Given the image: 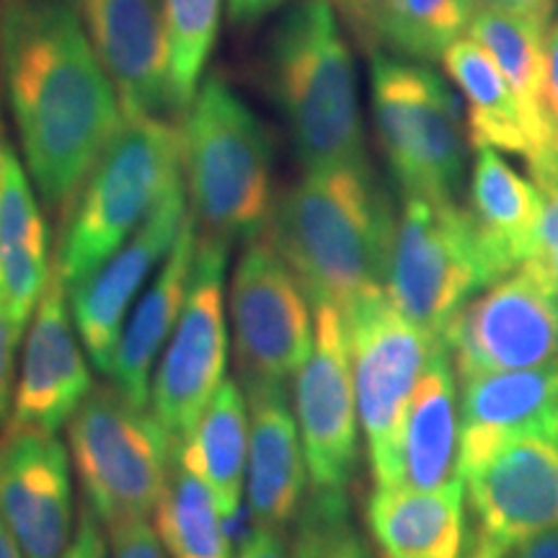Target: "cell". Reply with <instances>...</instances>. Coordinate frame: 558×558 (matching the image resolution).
<instances>
[{
  "mask_svg": "<svg viewBox=\"0 0 558 558\" xmlns=\"http://www.w3.org/2000/svg\"><path fill=\"white\" fill-rule=\"evenodd\" d=\"M514 558H558V527L520 543L514 548Z\"/></svg>",
  "mask_w": 558,
  "mask_h": 558,
  "instance_id": "43",
  "label": "cell"
},
{
  "mask_svg": "<svg viewBox=\"0 0 558 558\" xmlns=\"http://www.w3.org/2000/svg\"><path fill=\"white\" fill-rule=\"evenodd\" d=\"M181 463L205 481L218 507L222 525L235 518L243 507L248 458V403L239 380H228L218 388L197 424L177 439Z\"/></svg>",
  "mask_w": 558,
  "mask_h": 558,
  "instance_id": "26",
  "label": "cell"
},
{
  "mask_svg": "<svg viewBox=\"0 0 558 558\" xmlns=\"http://www.w3.org/2000/svg\"><path fill=\"white\" fill-rule=\"evenodd\" d=\"M50 275V230L0 117V313L16 329H26Z\"/></svg>",
  "mask_w": 558,
  "mask_h": 558,
  "instance_id": "22",
  "label": "cell"
},
{
  "mask_svg": "<svg viewBox=\"0 0 558 558\" xmlns=\"http://www.w3.org/2000/svg\"><path fill=\"white\" fill-rule=\"evenodd\" d=\"M541 213V186L520 177L499 150L476 148L469 215L492 284L533 256Z\"/></svg>",
  "mask_w": 558,
  "mask_h": 558,
  "instance_id": "24",
  "label": "cell"
},
{
  "mask_svg": "<svg viewBox=\"0 0 558 558\" xmlns=\"http://www.w3.org/2000/svg\"><path fill=\"white\" fill-rule=\"evenodd\" d=\"M292 558H369L344 488L311 486L292 520Z\"/></svg>",
  "mask_w": 558,
  "mask_h": 558,
  "instance_id": "32",
  "label": "cell"
},
{
  "mask_svg": "<svg viewBox=\"0 0 558 558\" xmlns=\"http://www.w3.org/2000/svg\"><path fill=\"white\" fill-rule=\"evenodd\" d=\"M111 558H169L150 520L132 518L107 525Z\"/></svg>",
  "mask_w": 558,
  "mask_h": 558,
  "instance_id": "34",
  "label": "cell"
},
{
  "mask_svg": "<svg viewBox=\"0 0 558 558\" xmlns=\"http://www.w3.org/2000/svg\"><path fill=\"white\" fill-rule=\"evenodd\" d=\"M445 73L456 81L469 109V140L473 148H494L533 156L525 117L505 73L484 47L471 37H460L442 54Z\"/></svg>",
  "mask_w": 558,
  "mask_h": 558,
  "instance_id": "27",
  "label": "cell"
},
{
  "mask_svg": "<svg viewBox=\"0 0 558 558\" xmlns=\"http://www.w3.org/2000/svg\"><path fill=\"white\" fill-rule=\"evenodd\" d=\"M264 78L305 171L369 169L357 70L329 0H295L267 39Z\"/></svg>",
  "mask_w": 558,
  "mask_h": 558,
  "instance_id": "3",
  "label": "cell"
},
{
  "mask_svg": "<svg viewBox=\"0 0 558 558\" xmlns=\"http://www.w3.org/2000/svg\"><path fill=\"white\" fill-rule=\"evenodd\" d=\"M541 192L543 213L538 222V239H535L533 256L525 264L538 269V275L558 292V190Z\"/></svg>",
  "mask_w": 558,
  "mask_h": 558,
  "instance_id": "35",
  "label": "cell"
},
{
  "mask_svg": "<svg viewBox=\"0 0 558 558\" xmlns=\"http://www.w3.org/2000/svg\"><path fill=\"white\" fill-rule=\"evenodd\" d=\"M369 99L380 148L403 199H456L465 171L458 96L427 62L369 54Z\"/></svg>",
  "mask_w": 558,
  "mask_h": 558,
  "instance_id": "6",
  "label": "cell"
},
{
  "mask_svg": "<svg viewBox=\"0 0 558 558\" xmlns=\"http://www.w3.org/2000/svg\"><path fill=\"white\" fill-rule=\"evenodd\" d=\"M171 45L173 114H186L218 37L222 0H163Z\"/></svg>",
  "mask_w": 558,
  "mask_h": 558,
  "instance_id": "31",
  "label": "cell"
},
{
  "mask_svg": "<svg viewBox=\"0 0 558 558\" xmlns=\"http://www.w3.org/2000/svg\"><path fill=\"white\" fill-rule=\"evenodd\" d=\"M197 235V226L190 213L179 230L177 243L153 275L143 295L137 298V303L132 305L128 324L122 329L109 378L111 386L120 388L137 407H150L153 367H156V360L163 352L181 308H184Z\"/></svg>",
  "mask_w": 558,
  "mask_h": 558,
  "instance_id": "23",
  "label": "cell"
},
{
  "mask_svg": "<svg viewBox=\"0 0 558 558\" xmlns=\"http://www.w3.org/2000/svg\"><path fill=\"white\" fill-rule=\"evenodd\" d=\"M68 445L88 507L104 525L156 514L173 463V437L150 407L111 383L94 386L68 422Z\"/></svg>",
  "mask_w": 558,
  "mask_h": 558,
  "instance_id": "7",
  "label": "cell"
},
{
  "mask_svg": "<svg viewBox=\"0 0 558 558\" xmlns=\"http://www.w3.org/2000/svg\"><path fill=\"white\" fill-rule=\"evenodd\" d=\"M456 481H460V411L450 352L439 341L407 403L386 471L375 478V486L437 492Z\"/></svg>",
  "mask_w": 558,
  "mask_h": 558,
  "instance_id": "20",
  "label": "cell"
},
{
  "mask_svg": "<svg viewBox=\"0 0 558 558\" xmlns=\"http://www.w3.org/2000/svg\"><path fill=\"white\" fill-rule=\"evenodd\" d=\"M339 19L352 29L354 37L367 52H375V21L383 0H329Z\"/></svg>",
  "mask_w": 558,
  "mask_h": 558,
  "instance_id": "37",
  "label": "cell"
},
{
  "mask_svg": "<svg viewBox=\"0 0 558 558\" xmlns=\"http://www.w3.org/2000/svg\"><path fill=\"white\" fill-rule=\"evenodd\" d=\"M0 73L41 202L65 220L124 114L70 0H0Z\"/></svg>",
  "mask_w": 558,
  "mask_h": 558,
  "instance_id": "1",
  "label": "cell"
},
{
  "mask_svg": "<svg viewBox=\"0 0 558 558\" xmlns=\"http://www.w3.org/2000/svg\"><path fill=\"white\" fill-rule=\"evenodd\" d=\"M492 284L469 209L456 199H403L386 295L411 324L442 339L450 318Z\"/></svg>",
  "mask_w": 558,
  "mask_h": 558,
  "instance_id": "8",
  "label": "cell"
},
{
  "mask_svg": "<svg viewBox=\"0 0 558 558\" xmlns=\"http://www.w3.org/2000/svg\"><path fill=\"white\" fill-rule=\"evenodd\" d=\"M367 525L383 558H469L473 548L463 478L437 492L375 486Z\"/></svg>",
  "mask_w": 558,
  "mask_h": 558,
  "instance_id": "25",
  "label": "cell"
},
{
  "mask_svg": "<svg viewBox=\"0 0 558 558\" xmlns=\"http://www.w3.org/2000/svg\"><path fill=\"white\" fill-rule=\"evenodd\" d=\"M313 352L295 375V418L303 439L311 486L347 488L357 469L360 414L344 316L313 305Z\"/></svg>",
  "mask_w": 558,
  "mask_h": 558,
  "instance_id": "14",
  "label": "cell"
},
{
  "mask_svg": "<svg viewBox=\"0 0 558 558\" xmlns=\"http://www.w3.org/2000/svg\"><path fill=\"white\" fill-rule=\"evenodd\" d=\"M124 117H169L171 45L163 0H73Z\"/></svg>",
  "mask_w": 558,
  "mask_h": 558,
  "instance_id": "17",
  "label": "cell"
},
{
  "mask_svg": "<svg viewBox=\"0 0 558 558\" xmlns=\"http://www.w3.org/2000/svg\"><path fill=\"white\" fill-rule=\"evenodd\" d=\"M458 378L558 360V292L530 264L469 300L442 333Z\"/></svg>",
  "mask_w": 558,
  "mask_h": 558,
  "instance_id": "11",
  "label": "cell"
},
{
  "mask_svg": "<svg viewBox=\"0 0 558 558\" xmlns=\"http://www.w3.org/2000/svg\"><path fill=\"white\" fill-rule=\"evenodd\" d=\"M21 329L11 324L9 318L0 313V424L5 422L9 407L13 401V369H16V347L21 339Z\"/></svg>",
  "mask_w": 558,
  "mask_h": 558,
  "instance_id": "38",
  "label": "cell"
},
{
  "mask_svg": "<svg viewBox=\"0 0 558 558\" xmlns=\"http://www.w3.org/2000/svg\"><path fill=\"white\" fill-rule=\"evenodd\" d=\"M228 19L233 26H254L279 9H288L295 0H226Z\"/></svg>",
  "mask_w": 558,
  "mask_h": 558,
  "instance_id": "40",
  "label": "cell"
},
{
  "mask_svg": "<svg viewBox=\"0 0 558 558\" xmlns=\"http://www.w3.org/2000/svg\"><path fill=\"white\" fill-rule=\"evenodd\" d=\"M476 5H492V9H501L509 13H518L535 24L548 26L550 16H554L556 0H476Z\"/></svg>",
  "mask_w": 558,
  "mask_h": 558,
  "instance_id": "41",
  "label": "cell"
},
{
  "mask_svg": "<svg viewBox=\"0 0 558 558\" xmlns=\"http://www.w3.org/2000/svg\"><path fill=\"white\" fill-rule=\"evenodd\" d=\"M233 558H292V550L288 538H284V530L254 522L246 538L235 548Z\"/></svg>",
  "mask_w": 558,
  "mask_h": 558,
  "instance_id": "39",
  "label": "cell"
},
{
  "mask_svg": "<svg viewBox=\"0 0 558 558\" xmlns=\"http://www.w3.org/2000/svg\"><path fill=\"white\" fill-rule=\"evenodd\" d=\"M530 177L541 190H558V140L527 160Z\"/></svg>",
  "mask_w": 558,
  "mask_h": 558,
  "instance_id": "42",
  "label": "cell"
},
{
  "mask_svg": "<svg viewBox=\"0 0 558 558\" xmlns=\"http://www.w3.org/2000/svg\"><path fill=\"white\" fill-rule=\"evenodd\" d=\"M62 558H109L107 525L88 507V501H83L78 509V527H75L73 543Z\"/></svg>",
  "mask_w": 558,
  "mask_h": 558,
  "instance_id": "36",
  "label": "cell"
},
{
  "mask_svg": "<svg viewBox=\"0 0 558 558\" xmlns=\"http://www.w3.org/2000/svg\"><path fill=\"white\" fill-rule=\"evenodd\" d=\"M538 117L546 145L558 140V19L543 32V65L538 88Z\"/></svg>",
  "mask_w": 558,
  "mask_h": 558,
  "instance_id": "33",
  "label": "cell"
},
{
  "mask_svg": "<svg viewBox=\"0 0 558 558\" xmlns=\"http://www.w3.org/2000/svg\"><path fill=\"white\" fill-rule=\"evenodd\" d=\"M543 32H546V26L518 16V13L492 9V5H478L469 24V32H465V37L478 41L492 54V60L497 62L514 96H518L530 143H533V156H538L546 148V135H543L538 117Z\"/></svg>",
  "mask_w": 558,
  "mask_h": 558,
  "instance_id": "28",
  "label": "cell"
},
{
  "mask_svg": "<svg viewBox=\"0 0 558 558\" xmlns=\"http://www.w3.org/2000/svg\"><path fill=\"white\" fill-rule=\"evenodd\" d=\"M460 383V478L486 463L509 439H558V360Z\"/></svg>",
  "mask_w": 558,
  "mask_h": 558,
  "instance_id": "19",
  "label": "cell"
},
{
  "mask_svg": "<svg viewBox=\"0 0 558 558\" xmlns=\"http://www.w3.org/2000/svg\"><path fill=\"white\" fill-rule=\"evenodd\" d=\"M239 380L282 383L305 365L316 339L313 305L277 248L259 235L246 243L228 288Z\"/></svg>",
  "mask_w": 558,
  "mask_h": 558,
  "instance_id": "10",
  "label": "cell"
},
{
  "mask_svg": "<svg viewBox=\"0 0 558 558\" xmlns=\"http://www.w3.org/2000/svg\"><path fill=\"white\" fill-rule=\"evenodd\" d=\"M153 518L169 558H233L213 494L197 473L181 463L177 452Z\"/></svg>",
  "mask_w": 558,
  "mask_h": 558,
  "instance_id": "29",
  "label": "cell"
},
{
  "mask_svg": "<svg viewBox=\"0 0 558 558\" xmlns=\"http://www.w3.org/2000/svg\"><path fill=\"white\" fill-rule=\"evenodd\" d=\"M463 484L476 514L473 541L514 554L520 543L558 527V439H509Z\"/></svg>",
  "mask_w": 558,
  "mask_h": 558,
  "instance_id": "15",
  "label": "cell"
},
{
  "mask_svg": "<svg viewBox=\"0 0 558 558\" xmlns=\"http://www.w3.org/2000/svg\"><path fill=\"white\" fill-rule=\"evenodd\" d=\"M344 326L360 427L367 439L369 469L378 478L386 471L411 393L442 339L411 324L386 292L344 313Z\"/></svg>",
  "mask_w": 558,
  "mask_h": 558,
  "instance_id": "12",
  "label": "cell"
},
{
  "mask_svg": "<svg viewBox=\"0 0 558 558\" xmlns=\"http://www.w3.org/2000/svg\"><path fill=\"white\" fill-rule=\"evenodd\" d=\"M239 383L248 403V512L259 525L284 530L295 520L311 481L298 418L282 383Z\"/></svg>",
  "mask_w": 558,
  "mask_h": 558,
  "instance_id": "21",
  "label": "cell"
},
{
  "mask_svg": "<svg viewBox=\"0 0 558 558\" xmlns=\"http://www.w3.org/2000/svg\"><path fill=\"white\" fill-rule=\"evenodd\" d=\"M184 184L202 235L251 243L275 205V140L262 117L220 75L199 83L181 128Z\"/></svg>",
  "mask_w": 558,
  "mask_h": 558,
  "instance_id": "4",
  "label": "cell"
},
{
  "mask_svg": "<svg viewBox=\"0 0 558 558\" xmlns=\"http://www.w3.org/2000/svg\"><path fill=\"white\" fill-rule=\"evenodd\" d=\"M190 215L184 177H179L166 190L153 213L145 218L122 248H117L94 275L68 290L70 313L78 329L81 344L104 378H109L114 365L117 347L132 305L148 288V282L163 264L179 230Z\"/></svg>",
  "mask_w": 558,
  "mask_h": 558,
  "instance_id": "13",
  "label": "cell"
},
{
  "mask_svg": "<svg viewBox=\"0 0 558 558\" xmlns=\"http://www.w3.org/2000/svg\"><path fill=\"white\" fill-rule=\"evenodd\" d=\"M184 177L181 128L171 117H124L65 215L58 264L68 290L122 248Z\"/></svg>",
  "mask_w": 558,
  "mask_h": 558,
  "instance_id": "5",
  "label": "cell"
},
{
  "mask_svg": "<svg viewBox=\"0 0 558 558\" xmlns=\"http://www.w3.org/2000/svg\"><path fill=\"white\" fill-rule=\"evenodd\" d=\"M469 558H514V556L501 554V550H497V548L484 546V543L473 541V548H471V556Z\"/></svg>",
  "mask_w": 558,
  "mask_h": 558,
  "instance_id": "45",
  "label": "cell"
},
{
  "mask_svg": "<svg viewBox=\"0 0 558 558\" xmlns=\"http://www.w3.org/2000/svg\"><path fill=\"white\" fill-rule=\"evenodd\" d=\"M0 558H24V554H21V548H19V543L13 541L9 527L3 525V520H0Z\"/></svg>",
  "mask_w": 558,
  "mask_h": 558,
  "instance_id": "44",
  "label": "cell"
},
{
  "mask_svg": "<svg viewBox=\"0 0 558 558\" xmlns=\"http://www.w3.org/2000/svg\"><path fill=\"white\" fill-rule=\"evenodd\" d=\"M476 9V0H383L375 52L386 47L407 60H442L452 41L465 37Z\"/></svg>",
  "mask_w": 558,
  "mask_h": 558,
  "instance_id": "30",
  "label": "cell"
},
{
  "mask_svg": "<svg viewBox=\"0 0 558 558\" xmlns=\"http://www.w3.org/2000/svg\"><path fill=\"white\" fill-rule=\"evenodd\" d=\"M228 256L230 243L197 235L184 308L153 373L150 409L173 442L197 424L202 411L226 383Z\"/></svg>",
  "mask_w": 558,
  "mask_h": 558,
  "instance_id": "9",
  "label": "cell"
},
{
  "mask_svg": "<svg viewBox=\"0 0 558 558\" xmlns=\"http://www.w3.org/2000/svg\"><path fill=\"white\" fill-rule=\"evenodd\" d=\"M0 520L24 558H62L75 535L70 456L52 432L0 435Z\"/></svg>",
  "mask_w": 558,
  "mask_h": 558,
  "instance_id": "16",
  "label": "cell"
},
{
  "mask_svg": "<svg viewBox=\"0 0 558 558\" xmlns=\"http://www.w3.org/2000/svg\"><path fill=\"white\" fill-rule=\"evenodd\" d=\"M396 215L373 169L305 171L271 205L264 239L303 284L311 305L341 316L386 292Z\"/></svg>",
  "mask_w": 558,
  "mask_h": 558,
  "instance_id": "2",
  "label": "cell"
},
{
  "mask_svg": "<svg viewBox=\"0 0 558 558\" xmlns=\"http://www.w3.org/2000/svg\"><path fill=\"white\" fill-rule=\"evenodd\" d=\"M68 300L65 279L58 264H52V275L26 333L13 409L3 432L34 429L58 435L94 390L88 362L75 339Z\"/></svg>",
  "mask_w": 558,
  "mask_h": 558,
  "instance_id": "18",
  "label": "cell"
}]
</instances>
